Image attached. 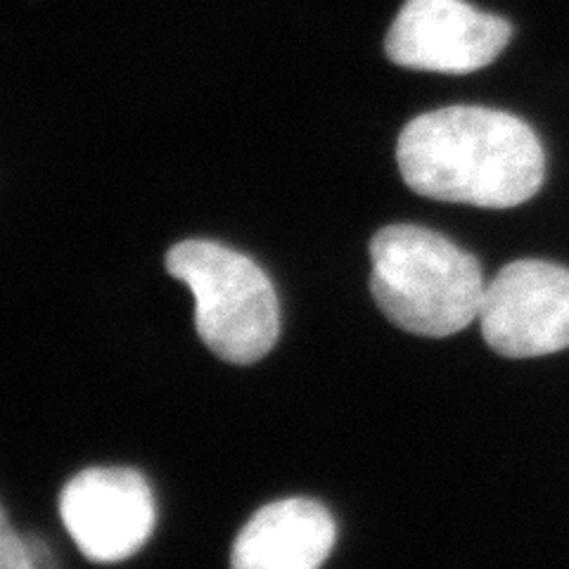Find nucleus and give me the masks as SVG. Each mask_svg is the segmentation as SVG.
Masks as SVG:
<instances>
[{
  "mask_svg": "<svg viewBox=\"0 0 569 569\" xmlns=\"http://www.w3.org/2000/svg\"><path fill=\"white\" fill-rule=\"evenodd\" d=\"M337 539L328 508L282 498L254 512L233 543L230 569H320Z\"/></svg>",
  "mask_w": 569,
  "mask_h": 569,
  "instance_id": "obj_7",
  "label": "nucleus"
},
{
  "mask_svg": "<svg viewBox=\"0 0 569 569\" xmlns=\"http://www.w3.org/2000/svg\"><path fill=\"white\" fill-rule=\"evenodd\" d=\"M403 183L422 198L510 209L543 186L546 154L520 117L453 104L406 123L397 142Z\"/></svg>",
  "mask_w": 569,
  "mask_h": 569,
  "instance_id": "obj_1",
  "label": "nucleus"
},
{
  "mask_svg": "<svg viewBox=\"0 0 569 569\" xmlns=\"http://www.w3.org/2000/svg\"><path fill=\"white\" fill-rule=\"evenodd\" d=\"M167 271L194 297V328L221 361L247 366L263 359L280 335L273 284L252 259L211 240L169 249Z\"/></svg>",
  "mask_w": 569,
  "mask_h": 569,
  "instance_id": "obj_3",
  "label": "nucleus"
},
{
  "mask_svg": "<svg viewBox=\"0 0 569 569\" xmlns=\"http://www.w3.org/2000/svg\"><path fill=\"white\" fill-rule=\"evenodd\" d=\"M485 342L506 359H537L569 347V269L541 259L503 266L479 307Z\"/></svg>",
  "mask_w": 569,
  "mask_h": 569,
  "instance_id": "obj_4",
  "label": "nucleus"
},
{
  "mask_svg": "<svg viewBox=\"0 0 569 569\" xmlns=\"http://www.w3.org/2000/svg\"><path fill=\"white\" fill-rule=\"evenodd\" d=\"M60 518L88 560L112 565L136 556L152 537L154 496L131 468H91L62 489Z\"/></svg>",
  "mask_w": 569,
  "mask_h": 569,
  "instance_id": "obj_6",
  "label": "nucleus"
},
{
  "mask_svg": "<svg viewBox=\"0 0 569 569\" xmlns=\"http://www.w3.org/2000/svg\"><path fill=\"white\" fill-rule=\"evenodd\" d=\"M512 27L466 0H406L391 22L387 58L406 69L472 74L489 67L508 46Z\"/></svg>",
  "mask_w": 569,
  "mask_h": 569,
  "instance_id": "obj_5",
  "label": "nucleus"
},
{
  "mask_svg": "<svg viewBox=\"0 0 569 569\" xmlns=\"http://www.w3.org/2000/svg\"><path fill=\"white\" fill-rule=\"evenodd\" d=\"M370 292L389 323L449 337L475 323L485 280L479 261L422 226H387L370 240Z\"/></svg>",
  "mask_w": 569,
  "mask_h": 569,
  "instance_id": "obj_2",
  "label": "nucleus"
},
{
  "mask_svg": "<svg viewBox=\"0 0 569 569\" xmlns=\"http://www.w3.org/2000/svg\"><path fill=\"white\" fill-rule=\"evenodd\" d=\"M0 569H36L33 546L12 529L3 508H0Z\"/></svg>",
  "mask_w": 569,
  "mask_h": 569,
  "instance_id": "obj_8",
  "label": "nucleus"
}]
</instances>
